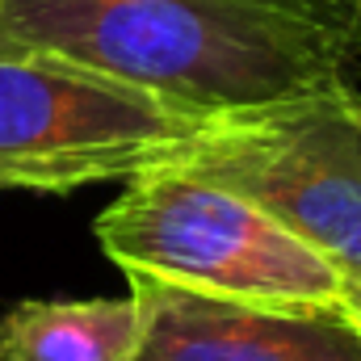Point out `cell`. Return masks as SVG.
<instances>
[{
    "instance_id": "obj_5",
    "label": "cell",
    "mask_w": 361,
    "mask_h": 361,
    "mask_svg": "<svg viewBox=\"0 0 361 361\" xmlns=\"http://www.w3.org/2000/svg\"><path fill=\"white\" fill-rule=\"evenodd\" d=\"M143 328L130 361H361V328L336 307H265L126 273Z\"/></svg>"
},
{
    "instance_id": "obj_7",
    "label": "cell",
    "mask_w": 361,
    "mask_h": 361,
    "mask_svg": "<svg viewBox=\"0 0 361 361\" xmlns=\"http://www.w3.org/2000/svg\"><path fill=\"white\" fill-rule=\"evenodd\" d=\"M336 311H341V315H349V319H353V324L361 328V273H349V277H341Z\"/></svg>"
},
{
    "instance_id": "obj_3",
    "label": "cell",
    "mask_w": 361,
    "mask_h": 361,
    "mask_svg": "<svg viewBox=\"0 0 361 361\" xmlns=\"http://www.w3.org/2000/svg\"><path fill=\"white\" fill-rule=\"evenodd\" d=\"M214 114L0 42V189L68 193L180 160Z\"/></svg>"
},
{
    "instance_id": "obj_6",
    "label": "cell",
    "mask_w": 361,
    "mask_h": 361,
    "mask_svg": "<svg viewBox=\"0 0 361 361\" xmlns=\"http://www.w3.org/2000/svg\"><path fill=\"white\" fill-rule=\"evenodd\" d=\"M139 298H30L0 319V361H130Z\"/></svg>"
},
{
    "instance_id": "obj_4",
    "label": "cell",
    "mask_w": 361,
    "mask_h": 361,
    "mask_svg": "<svg viewBox=\"0 0 361 361\" xmlns=\"http://www.w3.org/2000/svg\"><path fill=\"white\" fill-rule=\"evenodd\" d=\"M173 164L252 197L341 277L361 273V92L349 80L214 114Z\"/></svg>"
},
{
    "instance_id": "obj_2",
    "label": "cell",
    "mask_w": 361,
    "mask_h": 361,
    "mask_svg": "<svg viewBox=\"0 0 361 361\" xmlns=\"http://www.w3.org/2000/svg\"><path fill=\"white\" fill-rule=\"evenodd\" d=\"M122 273L265 307H336L341 269L281 227L252 197L156 164L126 177L92 223Z\"/></svg>"
},
{
    "instance_id": "obj_1",
    "label": "cell",
    "mask_w": 361,
    "mask_h": 361,
    "mask_svg": "<svg viewBox=\"0 0 361 361\" xmlns=\"http://www.w3.org/2000/svg\"><path fill=\"white\" fill-rule=\"evenodd\" d=\"M0 42L235 114L345 85L361 68V0H0Z\"/></svg>"
}]
</instances>
